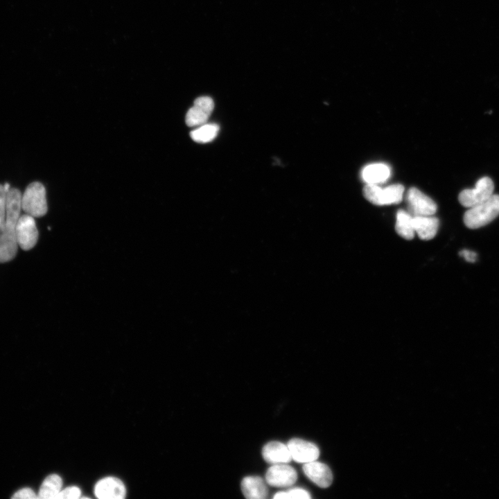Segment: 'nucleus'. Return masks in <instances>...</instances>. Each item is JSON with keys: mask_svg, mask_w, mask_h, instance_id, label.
<instances>
[{"mask_svg": "<svg viewBox=\"0 0 499 499\" xmlns=\"http://www.w3.org/2000/svg\"><path fill=\"white\" fill-rule=\"evenodd\" d=\"M21 195L9 184H0V263L12 261L17 252L15 228L22 210Z\"/></svg>", "mask_w": 499, "mask_h": 499, "instance_id": "1", "label": "nucleus"}, {"mask_svg": "<svg viewBox=\"0 0 499 499\" xmlns=\"http://www.w3.org/2000/svg\"><path fill=\"white\" fill-rule=\"evenodd\" d=\"M499 216V195L493 194L485 201L476 204L465 212L464 222L470 229L487 225Z\"/></svg>", "mask_w": 499, "mask_h": 499, "instance_id": "2", "label": "nucleus"}, {"mask_svg": "<svg viewBox=\"0 0 499 499\" xmlns=\"http://www.w3.org/2000/svg\"><path fill=\"white\" fill-rule=\"evenodd\" d=\"M21 209L35 218L44 216L48 210L46 189L39 182L29 184L21 195Z\"/></svg>", "mask_w": 499, "mask_h": 499, "instance_id": "3", "label": "nucleus"}, {"mask_svg": "<svg viewBox=\"0 0 499 499\" xmlns=\"http://www.w3.org/2000/svg\"><path fill=\"white\" fill-rule=\"evenodd\" d=\"M494 184L489 177H481L472 189L463 190L459 195L460 204L468 209L489 199L493 195Z\"/></svg>", "mask_w": 499, "mask_h": 499, "instance_id": "4", "label": "nucleus"}, {"mask_svg": "<svg viewBox=\"0 0 499 499\" xmlns=\"http://www.w3.org/2000/svg\"><path fill=\"white\" fill-rule=\"evenodd\" d=\"M15 236L18 247L24 250H30L38 240V230L34 217L25 213L21 215L17 222Z\"/></svg>", "mask_w": 499, "mask_h": 499, "instance_id": "5", "label": "nucleus"}, {"mask_svg": "<svg viewBox=\"0 0 499 499\" xmlns=\"http://www.w3.org/2000/svg\"><path fill=\"white\" fill-rule=\"evenodd\" d=\"M408 211L413 217L433 216L437 211L436 203L415 187L410 188L406 195Z\"/></svg>", "mask_w": 499, "mask_h": 499, "instance_id": "6", "label": "nucleus"}, {"mask_svg": "<svg viewBox=\"0 0 499 499\" xmlns=\"http://www.w3.org/2000/svg\"><path fill=\"white\" fill-rule=\"evenodd\" d=\"M214 108V102L209 96L197 98L186 115V123L189 127H198L206 123Z\"/></svg>", "mask_w": 499, "mask_h": 499, "instance_id": "7", "label": "nucleus"}, {"mask_svg": "<svg viewBox=\"0 0 499 499\" xmlns=\"http://www.w3.org/2000/svg\"><path fill=\"white\" fill-rule=\"evenodd\" d=\"M297 479V473L295 469L287 464H273L265 473L267 483L272 487H290Z\"/></svg>", "mask_w": 499, "mask_h": 499, "instance_id": "8", "label": "nucleus"}, {"mask_svg": "<svg viewBox=\"0 0 499 499\" xmlns=\"http://www.w3.org/2000/svg\"><path fill=\"white\" fill-rule=\"evenodd\" d=\"M292 459L298 463H308L316 460L319 455L317 446L312 442L298 439H291L287 444Z\"/></svg>", "mask_w": 499, "mask_h": 499, "instance_id": "9", "label": "nucleus"}, {"mask_svg": "<svg viewBox=\"0 0 499 499\" xmlns=\"http://www.w3.org/2000/svg\"><path fill=\"white\" fill-rule=\"evenodd\" d=\"M94 493L100 499H123L125 497L126 490L121 480L107 477L96 483Z\"/></svg>", "mask_w": 499, "mask_h": 499, "instance_id": "10", "label": "nucleus"}, {"mask_svg": "<svg viewBox=\"0 0 499 499\" xmlns=\"http://www.w3.org/2000/svg\"><path fill=\"white\" fill-rule=\"evenodd\" d=\"M304 474L315 484L322 488L329 487L333 481L330 468L325 464L316 460L304 464Z\"/></svg>", "mask_w": 499, "mask_h": 499, "instance_id": "11", "label": "nucleus"}, {"mask_svg": "<svg viewBox=\"0 0 499 499\" xmlns=\"http://www.w3.org/2000/svg\"><path fill=\"white\" fill-rule=\"evenodd\" d=\"M264 460L270 464H288L292 457L287 445L277 441L266 444L262 449Z\"/></svg>", "mask_w": 499, "mask_h": 499, "instance_id": "12", "label": "nucleus"}, {"mask_svg": "<svg viewBox=\"0 0 499 499\" xmlns=\"http://www.w3.org/2000/svg\"><path fill=\"white\" fill-rule=\"evenodd\" d=\"M244 496L249 499H263L268 496L265 482L259 476H247L240 484Z\"/></svg>", "mask_w": 499, "mask_h": 499, "instance_id": "13", "label": "nucleus"}, {"mask_svg": "<svg viewBox=\"0 0 499 499\" xmlns=\"http://www.w3.org/2000/svg\"><path fill=\"white\" fill-rule=\"evenodd\" d=\"M413 224L415 234L424 240L433 238L439 228V220L432 216H414Z\"/></svg>", "mask_w": 499, "mask_h": 499, "instance_id": "14", "label": "nucleus"}, {"mask_svg": "<svg viewBox=\"0 0 499 499\" xmlns=\"http://www.w3.org/2000/svg\"><path fill=\"white\" fill-rule=\"evenodd\" d=\"M361 175L367 184H378L385 182L389 177L390 168L385 164H371L362 169Z\"/></svg>", "mask_w": 499, "mask_h": 499, "instance_id": "15", "label": "nucleus"}, {"mask_svg": "<svg viewBox=\"0 0 499 499\" xmlns=\"http://www.w3.org/2000/svg\"><path fill=\"white\" fill-rule=\"evenodd\" d=\"M395 230L403 238L411 240L414 238L413 216L408 211L402 209L397 211Z\"/></svg>", "mask_w": 499, "mask_h": 499, "instance_id": "16", "label": "nucleus"}, {"mask_svg": "<svg viewBox=\"0 0 499 499\" xmlns=\"http://www.w3.org/2000/svg\"><path fill=\"white\" fill-rule=\"evenodd\" d=\"M62 484V478L58 475L51 474L47 476L41 485L37 498L57 499V496L61 491Z\"/></svg>", "mask_w": 499, "mask_h": 499, "instance_id": "17", "label": "nucleus"}, {"mask_svg": "<svg viewBox=\"0 0 499 499\" xmlns=\"http://www.w3.org/2000/svg\"><path fill=\"white\" fill-rule=\"evenodd\" d=\"M219 129L218 125L216 123H206L192 130L190 136L197 143H209L217 137Z\"/></svg>", "mask_w": 499, "mask_h": 499, "instance_id": "18", "label": "nucleus"}, {"mask_svg": "<svg viewBox=\"0 0 499 499\" xmlns=\"http://www.w3.org/2000/svg\"><path fill=\"white\" fill-rule=\"evenodd\" d=\"M403 192L404 187L399 184L382 188L380 206L399 203L403 199Z\"/></svg>", "mask_w": 499, "mask_h": 499, "instance_id": "19", "label": "nucleus"}, {"mask_svg": "<svg viewBox=\"0 0 499 499\" xmlns=\"http://www.w3.org/2000/svg\"><path fill=\"white\" fill-rule=\"evenodd\" d=\"M81 494L80 489L77 487H69L63 490H61L57 496V499H76L80 497Z\"/></svg>", "mask_w": 499, "mask_h": 499, "instance_id": "20", "label": "nucleus"}, {"mask_svg": "<svg viewBox=\"0 0 499 499\" xmlns=\"http://www.w3.org/2000/svg\"><path fill=\"white\" fill-rule=\"evenodd\" d=\"M286 492H287L288 499V498L309 499L311 498L310 495L306 490L301 489V488L291 489L286 491Z\"/></svg>", "mask_w": 499, "mask_h": 499, "instance_id": "21", "label": "nucleus"}, {"mask_svg": "<svg viewBox=\"0 0 499 499\" xmlns=\"http://www.w3.org/2000/svg\"><path fill=\"white\" fill-rule=\"evenodd\" d=\"M12 498H16V499H18V498L33 499V498H37V496H36L35 492L31 489L24 488V489H19V491H17Z\"/></svg>", "mask_w": 499, "mask_h": 499, "instance_id": "22", "label": "nucleus"}, {"mask_svg": "<svg viewBox=\"0 0 499 499\" xmlns=\"http://www.w3.org/2000/svg\"><path fill=\"white\" fill-rule=\"evenodd\" d=\"M459 256L470 263H474L477 260V254L475 252L469 250H461L459 252Z\"/></svg>", "mask_w": 499, "mask_h": 499, "instance_id": "23", "label": "nucleus"}, {"mask_svg": "<svg viewBox=\"0 0 499 499\" xmlns=\"http://www.w3.org/2000/svg\"><path fill=\"white\" fill-rule=\"evenodd\" d=\"M275 499H288L287 492L286 491H279L274 494L273 496Z\"/></svg>", "mask_w": 499, "mask_h": 499, "instance_id": "24", "label": "nucleus"}]
</instances>
